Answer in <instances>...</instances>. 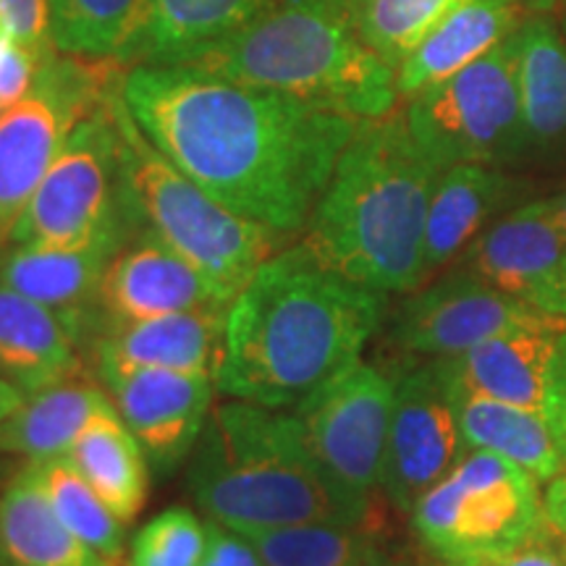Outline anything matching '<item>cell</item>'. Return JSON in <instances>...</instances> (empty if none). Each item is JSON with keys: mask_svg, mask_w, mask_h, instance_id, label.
I'll return each mask as SVG.
<instances>
[{"mask_svg": "<svg viewBox=\"0 0 566 566\" xmlns=\"http://www.w3.org/2000/svg\"><path fill=\"white\" fill-rule=\"evenodd\" d=\"M122 95L147 139L202 192L283 237L307 226L359 126L184 63H137Z\"/></svg>", "mask_w": 566, "mask_h": 566, "instance_id": "cell-1", "label": "cell"}, {"mask_svg": "<svg viewBox=\"0 0 566 566\" xmlns=\"http://www.w3.org/2000/svg\"><path fill=\"white\" fill-rule=\"evenodd\" d=\"M384 310V292L323 265L304 242L279 250L229 304L216 388L268 409L296 407L359 363Z\"/></svg>", "mask_w": 566, "mask_h": 566, "instance_id": "cell-2", "label": "cell"}, {"mask_svg": "<svg viewBox=\"0 0 566 566\" xmlns=\"http://www.w3.org/2000/svg\"><path fill=\"white\" fill-rule=\"evenodd\" d=\"M438 174L405 113L359 122L302 242L363 286L412 292L424 279V221Z\"/></svg>", "mask_w": 566, "mask_h": 566, "instance_id": "cell-3", "label": "cell"}, {"mask_svg": "<svg viewBox=\"0 0 566 566\" xmlns=\"http://www.w3.org/2000/svg\"><path fill=\"white\" fill-rule=\"evenodd\" d=\"M179 63L357 122L388 116L399 97L396 71L359 32L354 0H273L242 30Z\"/></svg>", "mask_w": 566, "mask_h": 566, "instance_id": "cell-4", "label": "cell"}, {"mask_svg": "<svg viewBox=\"0 0 566 566\" xmlns=\"http://www.w3.org/2000/svg\"><path fill=\"white\" fill-rule=\"evenodd\" d=\"M189 491L237 533L294 525H365L370 512L331 485L294 412L231 401L210 409L189 464Z\"/></svg>", "mask_w": 566, "mask_h": 566, "instance_id": "cell-5", "label": "cell"}, {"mask_svg": "<svg viewBox=\"0 0 566 566\" xmlns=\"http://www.w3.org/2000/svg\"><path fill=\"white\" fill-rule=\"evenodd\" d=\"M116 74L105 92L122 145L124 202L139 231H150L189 260L231 304L254 271L281 250L283 233L237 216L181 174L134 122Z\"/></svg>", "mask_w": 566, "mask_h": 566, "instance_id": "cell-6", "label": "cell"}, {"mask_svg": "<svg viewBox=\"0 0 566 566\" xmlns=\"http://www.w3.org/2000/svg\"><path fill=\"white\" fill-rule=\"evenodd\" d=\"M535 475L475 449L417 501L415 533L449 566H493L543 537L546 509Z\"/></svg>", "mask_w": 566, "mask_h": 566, "instance_id": "cell-7", "label": "cell"}, {"mask_svg": "<svg viewBox=\"0 0 566 566\" xmlns=\"http://www.w3.org/2000/svg\"><path fill=\"white\" fill-rule=\"evenodd\" d=\"M407 126L438 171L493 163L525 147L514 32L478 61L409 97Z\"/></svg>", "mask_w": 566, "mask_h": 566, "instance_id": "cell-8", "label": "cell"}, {"mask_svg": "<svg viewBox=\"0 0 566 566\" xmlns=\"http://www.w3.org/2000/svg\"><path fill=\"white\" fill-rule=\"evenodd\" d=\"M116 71L55 53L40 63L32 90L0 113V252L69 134L103 105Z\"/></svg>", "mask_w": 566, "mask_h": 566, "instance_id": "cell-9", "label": "cell"}, {"mask_svg": "<svg viewBox=\"0 0 566 566\" xmlns=\"http://www.w3.org/2000/svg\"><path fill=\"white\" fill-rule=\"evenodd\" d=\"M122 218H132L124 202L122 145L103 101L69 134L19 218L11 244H82Z\"/></svg>", "mask_w": 566, "mask_h": 566, "instance_id": "cell-10", "label": "cell"}, {"mask_svg": "<svg viewBox=\"0 0 566 566\" xmlns=\"http://www.w3.org/2000/svg\"><path fill=\"white\" fill-rule=\"evenodd\" d=\"M396 380L378 367L354 363L294 407L304 441L331 485L370 512L384 480Z\"/></svg>", "mask_w": 566, "mask_h": 566, "instance_id": "cell-11", "label": "cell"}, {"mask_svg": "<svg viewBox=\"0 0 566 566\" xmlns=\"http://www.w3.org/2000/svg\"><path fill=\"white\" fill-rule=\"evenodd\" d=\"M441 363L464 386L537 417L566 462V317L491 338Z\"/></svg>", "mask_w": 566, "mask_h": 566, "instance_id": "cell-12", "label": "cell"}, {"mask_svg": "<svg viewBox=\"0 0 566 566\" xmlns=\"http://www.w3.org/2000/svg\"><path fill=\"white\" fill-rule=\"evenodd\" d=\"M459 428L441 365H424L396 378L391 428H388L384 480L388 499L401 512L449 475L464 459Z\"/></svg>", "mask_w": 566, "mask_h": 566, "instance_id": "cell-13", "label": "cell"}, {"mask_svg": "<svg viewBox=\"0 0 566 566\" xmlns=\"http://www.w3.org/2000/svg\"><path fill=\"white\" fill-rule=\"evenodd\" d=\"M95 370L153 470L171 475L200 441L216 378L163 367L101 365Z\"/></svg>", "mask_w": 566, "mask_h": 566, "instance_id": "cell-14", "label": "cell"}, {"mask_svg": "<svg viewBox=\"0 0 566 566\" xmlns=\"http://www.w3.org/2000/svg\"><path fill=\"white\" fill-rule=\"evenodd\" d=\"M551 321L556 317L535 313L464 268L405 302L396 317L394 342L405 352L446 359Z\"/></svg>", "mask_w": 566, "mask_h": 566, "instance_id": "cell-15", "label": "cell"}, {"mask_svg": "<svg viewBox=\"0 0 566 566\" xmlns=\"http://www.w3.org/2000/svg\"><path fill=\"white\" fill-rule=\"evenodd\" d=\"M137 231L132 218H122L82 244H9L0 252V281L53 310L74 344L87 346L103 321L97 307L103 275Z\"/></svg>", "mask_w": 566, "mask_h": 566, "instance_id": "cell-16", "label": "cell"}, {"mask_svg": "<svg viewBox=\"0 0 566 566\" xmlns=\"http://www.w3.org/2000/svg\"><path fill=\"white\" fill-rule=\"evenodd\" d=\"M464 268L535 313L566 317V237L551 205L530 202L467 247Z\"/></svg>", "mask_w": 566, "mask_h": 566, "instance_id": "cell-17", "label": "cell"}, {"mask_svg": "<svg viewBox=\"0 0 566 566\" xmlns=\"http://www.w3.org/2000/svg\"><path fill=\"white\" fill-rule=\"evenodd\" d=\"M97 307L108 321L229 307L212 283L150 231H137L103 275Z\"/></svg>", "mask_w": 566, "mask_h": 566, "instance_id": "cell-18", "label": "cell"}, {"mask_svg": "<svg viewBox=\"0 0 566 566\" xmlns=\"http://www.w3.org/2000/svg\"><path fill=\"white\" fill-rule=\"evenodd\" d=\"M229 307H200L147 321H103L90 336L95 367H163L216 378L226 346Z\"/></svg>", "mask_w": 566, "mask_h": 566, "instance_id": "cell-19", "label": "cell"}, {"mask_svg": "<svg viewBox=\"0 0 566 566\" xmlns=\"http://www.w3.org/2000/svg\"><path fill=\"white\" fill-rule=\"evenodd\" d=\"M0 373L24 394L84 373L61 317L6 281H0Z\"/></svg>", "mask_w": 566, "mask_h": 566, "instance_id": "cell-20", "label": "cell"}, {"mask_svg": "<svg viewBox=\"0 0 566 566\" xmlns=\"http://www.w3.org/2000/svg\"><path fill=\"white\" fill-rule=\"evenodd\" d=\"M522 0H464L396 69V90L412 97L478 61L522 24Z\"/></svg>", "mask_w": 566, "mask_h": 566, "instance_id": "cell-21", "label": "cell"}, {"mask_svg": "<svg viewBox=\"0 0 566 566\" xmlns=\"http://www.w3.org/2000/svg\"><path fill=\"white\" fill-rule=\"evenodd\" d=\"M108 409L111 396L84 373L24 394V401L0 420V454L24 457L27 462L66 457L90 422Z\"/></svg>", "mask_w": 566, "mask_h": 566, "instance_id": "cell-22", "label": "cell"}, {"mask_svg": "<svg viewBox=\"0 0 566 566\" xmlns=\"http://www.w3.org/2000/svg\"><path fill=\"white\" fill-rule=\"evenodd\" d=\"M436 363L443 370L467 446L512 459L514 464L525 467L530 475H535L541 483H548L562 470L566 464L562 451L556 449L548 428L537 417L464 386L462 380H457L446 370L441 359H436Z\"/></svg>", "mask_w": 566, "mask_h": 566, "instance_id": "cell-23", "label": "cell"}, {"mask_svg": "<svg viewBox=\"0 0 566 566\" xmlns=\"http://www.w3.org/2000/svg\"><path fill=\"white\" fill-rule=\"evenodd\" d=\"M509 197V181L488 163H459L438 174L424 221V275L478 239L488 218Z\"/></svg>", "mask_w": 566, "mask_h": 566, "instance_id": "cell-24", "label": "cell"}, {"mask_svg": "<svg viewBox=\"0 0 566 566\" xmlns=\"http://www.w3.org/2000/svg\"><path fill=\"white\" fill-rule=\"evenodd\" d=\"M0 548L9 566H113L63 525L30 464L0 493Z\"/></svg>", "mask_w": 566, "mask_h": 566, "instance_id": "cell-25", "label": "cell"}, {"mask_svg": "<svg viewBox=\"0 0 566 566\" xmlns=\"http://www.w3.org/2000/svg\"><path fill=\"white\" fill-rule=\"evenodd\" d=\"M63 459L124 525L134 522L150 493V462L116 407L97 415Z\"/></svg>", "mask_w": 566, "mask_h": 566, "instance_id": "cell-26", "label": "cell"}, {"mask_svg": "<svg viewBox=\"0 0 566 566\" xmlns=\"http://www.w3.org/2000/svg\"><path fill=\"white\" fill-rule=\"evenodd\" d=\"M516 87L525 147L566 137V40L551 17H530L514 30Z\"/></svg>", "mask_w": 566, "mask_h": 566, "instance_id": "cell-27", "label": "cell"}, {"mask_svg": "<svg viewBox=\"0 0 566 566\" xmlns=\"http://www.w3.org/2000/svg\"><path fill=\"white\" fill-rule=\"evenodd\" d=\"M273 0H150L137 63L171 66L210 42L242 30Z\"/></svg>", "mask_w": 566, "mask_h": 566, "instance_id": "cell-28", "label": "cell"}, {"mask_svg": "<svg viewBox=\"0 0 566 566\" xmlns=\"http://www.w3.org/2000/svg\"><path fill=\"white\" fill-rule=\"evenodd\" d=\"M150 0H48L55 53L132 63Z\"/></svg>", "mask_w": 566, "mask_h": 566, "instance_id": "cell-29", "label": "cell"}, {"mask_svg": "<svg viewBox=\"0 0 566 566\" xmlns=\"http://www.w3.org/2000/svg\"><path fill=\"white\" fill-rule=\"evenodd\" d=\"M27 464H30V470L38 478L42 491H45L55 514L61 516L63 525L108 564L116 566L122 562L126 546L124 522L105 506V501L92 491L87 480L63 457Z\"/></svg>", "mask_w": 566, "mask_h": 566, "instance_id": "cell-30", "label": "cell"}, {"mask_svg": "<svg viewBox=\"0 0 566 566\" xmlns=\"http://www.w3.org/2000/svg\"><path fill=\"white\" fill-rule=\"evenodd\" d=\"M265 566H384L363 525H294L250 533Z\"/></svg>", "mask_w": 566, "mask_h": 566, "instance_id": "cell-31", "label": "cell"}, {"mask_svg": "<svg viewBox=\"0 0 566 566\" xmlns=\"http://www.w3.org/2000/svg\"><path fill=\"white\" fill-rule=\"evenodd\" d=\"M464 0H354L359 32L394 71Z\"/></svg>", "mask_w": 566, "mask_h": 566, "instance_id": "cell-32", "label": "cell"}, {"mask_svg": "<svg viewBox=\"0 0 566 566\" xmlns=\"http://www.w3.org/2000/svg\"><path fill=\"white\" fill-rule=\"evenodd\" d=\"M205 546L208 527L189 509L171 506L139 527L129 566H200Z\"/></svg>", "mask_w": 566, "mask_h": 566, "instance_id": "cell-33", "label": "cell"}, {"mask_svg": "<svg viewBox=\"0 0 566 566\" xmlns=\"http://www.w3.org/2000/svg\"><path fill=\"white\" fill-rule=\"evenodd\" d=\"M0 32L38 61L55 55L48 0H0Z\"/></svg>", "mask_w": 566, "mask_h": 566, "instance_id": "cell-34", "label": "cell"}, {"mask_svg": "<svg viewBox=\"0 0 566 566\" xmlns=\"http://www.w3.org/2000/svg\"><path fill=\"white\" fill-rule=\"evenodd\" d=\"M40 63L30 51L0 32V113L17 105L32 90Z\"/></svg>", "mask_w": 566, "mask_h": 566, "instance_id": "cell-35", "label": "cell"}, {"mask_svg": "<svg viewBox=\"0 0 566 566\" xmlns=\"http://www.w3.org/2000/svg\"><path fill=\"white\" fill-rule=\"evenodd\" d=\"M205 527H208V546L200 566H265L250 537L212 520Z\"/></svg>", "mask_w": 566, "mask_h": 566, "instance_id": "cell-36", "label": "cell"}, {"mask_svg": "<svg viewBox=\"0 0 566 566\" xmlns=\"http://www.w3.org/2000/svg\"><path fill=\"white\" fill-rule=\"evenodd\" d=\"M543 509H546L548 527L566 537V464L548 480L546 493H543Z\"/></svg>", "mask_w": 566, "mask_h": 566, "instance_id": "cell-37", "label": "cell"}, {"mask_svg": "<svg viewBox=\"0 0 566 566\" xmlns=\"http://www.w3.org/2000/svg\"><path fill=\"white\" fill-rule=\"evenodd\" d=\"M493 566H566V564H564V558L556 554V551L543 546V537H537V541L530 543V546L516 551L514 556H509V558H504V562H499Z\"/></svg>", "mask_w": 566, "mask_h": 566, "instance_id": "cell-38", "label": "cell"}, {"mask_svg": "<svg viewBox=\"0 0 566 566\" xmlns=\"http://www.w3.org/2000/svg\"><path fill=\"white\" fill-rule=\"evenodd\" d=\"M21 401H24V391H19V388L0 373V420H6Z\"/></svg>", "mask_w": 566, "mask_h": 566, "instance_id": "cell-39", "label": "cell"}, {"mask_svg": "<svg viewBox=\"0 0 566 566\" xmlns=\"http://www.w3.org/2000/svg\"><path fill=\"white\" fill-rule=\"evenodd\" d=\"M548 205H551V212H554L558 229H562V233L566 237V192L554 197V200H548Z\"/></svg>", "mask_w": 566, "mask_h": 566, "instance_id": "cell-40", "label": "cell"}, {"mask_svg": "<svg viewBox=\"0 0 566 566\" xmlns=\"http://www.w3.org/2000/svg\"><path fill=\"white\" fill-rule=\"evenodd\" d=\"M556 24H558V30H562V34H564V40H566V9H564L562 13H558Z\"/></svg>", "mask_w": 566, "mask_h": 566, "instance_id": "cell-41", "label": "cell"}, {"mask_svg": "<svg viewBox=\"0 0 566 566\" xmlns=\"http://www.w3.org/2000/svg\"><path fill=\"white\" fill-rule=\"evenodd\" d=\"M0 566H9V558H6V554H3V548H0Z\"/></svg>", "mask_w": 566, "mask_h": 566, "instance_id": "cell-42", "label": "cell"}, {"mask_svg": "<svg viewBox=\"0 0 566 566\" xmlns=\"http://www.w3.org/2000/svg\"><path fill=\"white\" fill-rule=\"evenodd\" d=\"M556 3H558V6H562V9H566V0H556Z\"/></svg>", "mask_w": 566, "mask_h": 566, "instance_id": "cell-43", "label": "cell"}]
</instances>
